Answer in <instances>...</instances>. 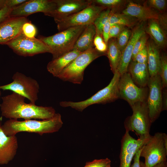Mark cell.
Segmentation results:
<instances>
[{
    "mask_svg": "<svg viewBox=\"0 0 167 167\" xmlns=\"http://www.w3.org/2000/svg\"><path fill=\"white\" fill-rule=\"evenodd\" d=\"M1 98L2 101L0 104L1 115L9 119L44 120L52 118L56 113L52 107L25 103L24 96L14 92Z\"/></svg>",
    "mask_w": 167,
    "mask_h": 167,
    "instance_id": "obj_1",
    "label": "cell"
},
{
    "mask_svg": "<svg viewBox=\"0 0 167 167\" xmlns=\"http://www.w3.org/2000/svg\"><path fill=\"white\" fill-rule=\"evenodd\" d=\"M63 124L61 114L57 113L51 118L41 121L28 119L19 121L9 119L0 128L7 136L15 135L22 132L35 133L41 136L44 134L58 131Z\"/></svg>",
    "mask_w": 167,
    "mask_h": 167,
    "instance_id": "obj_2",
    "label": "cell"
},
{
    "mask_svg": "<svg viewBox=\"0 0 167 167\" xmlns=\"http://www.w3.org/2000/svg\"><path fill=\"white\" fill-rule=\"evenodd\" d=\"M87 25L70 28L52 36H39L38 38L49 47L52 59H55L73 50L78 38Z\"/></svg>",
    "mask_w": 167,
    "mask_h": 167,
    "instance_id": "obj_3",
    "label": "cell"
},
{
    "mask_svg": "<svg viewBox=\"0 0 167 167\" xmlns=\"http://www.w3.org/2000/svg\"><path fill=\"white\" fill-rule=\"evenodd\" d=\"M113 74L109 84L90 97L79 102L62 101L59 103L60 106L63 107H70L82 112L93 104H105L114 101L119 98L118 84L121 75L117 70Z\"/></svg>",
    "mask_w": 167,
    "mask_h": 167,
    "instance_id": "obj_4",
    "label": "cell"
},
{
    "mask_svg": "<svg viewBox=\"0 0 167 167\" xmlns=\"http://www.w3.org/2000/svg\"><path fill=\"white\" fill-rule=\"evenodd\" d=\"M106 53L100 52L94 48L80 54L62 72L58 78L64 81L80 84L84 79V71L95 59Z\"/></svg>",
    "mask_w": 167,
    "mask_h": 167,
    "instance_id": "obj_5",
    "label": "cell"
},
{
    "mask_svg": "<svg viewBox=\"0 0 167 167\" xmlns=\"http://www.w3.org/2000/svg\"><path fill=\"white\" fill-rule=\"evenodd\" d=\"M131 107L133 113L128 117L124 122L126 131L135 132L140 138H149L151 135L149 133L152 123L147 100L137 102Z\"/></svg>",
    "mask_w": 167,
    "mask_h": 167,
    "instance_id": "obj_6",
    "label": "cell"
},
{
    "mask_svg": "<svg viewBox=\"0 0 167 167\" xmlns=\"http://www.w3.org/2000/svg\"><path fill=\"white\" fill-rule=\"evenodd\" d=\"M167 156V135L159 132L151 135L142 148L140 154V157L144 158L145 167H152L166 161Z\"/></svg>",
    "mask_w": 167,
    "mask_h": 167,
    "instance_id": "obj_7",
    "label": "cell"
},
{
    "mask_svg": "<svg viewBox=\"0 0 167 167\" xmlns=\"http://www.w3.org/2000/svg\"><path fill=\"white\" fill-rule=\"evenodd\" d=\"M12 82L0 86V90H9L27 98L30 103L35 104L38 99L40 87L35 79L19 72L13 75Z\"/></svg>",
    "mask_w": 167,
    "mask_h": 167,
    "instance_id": "obj_8",
    "label": "cell"
},
{
    "mask_svg": "<svg viewBox=\"0 0 167 167\" xmlns=\"http://www.w3.org/2000/svg\"><path fill=\"white\" fill-rule=\"evenodd\" d=\"M6 45L19 56H32L37 54L49 53V47L40 39L29 38L21 32Z\"/></svg>",
    "mask_w": 167,
    "mask_h": 167,
    "instance_id": "obj_9",
    "label": "cell"
},
{
    "mask_svg": "<svg viewBox=\"0 0 167 167\" xmlns=\"http://www.w3.org/2000/svg\"><path fill=\"white\" fill-rule=\"evenodd\" d=\"M107 8L92 3L85 9L57 22L58 29L60 32L70 28L93 24L99 13Z\"/></svg>",
    "mask_w": 167,
    "mask_h": 167,
    "instance_id": "obj_10",
    "label": "cell"
},
{
    "mask_svg": "<svg viewBox=\"0 0 167 167\" xmlns=\"http://www.w3.org/2000/svg\"><path fill=\"white\" fill-rule=\"evenodd\" d=\"M118 94L119 98L127 101L131 107L137 102L147 100L148 88L137 86L127 72L120 76L118 84Z\"/></svg>",
    "mask_w": 167,
    "mask_h": 167,
    "instance_id": "obj_11",
    "label": "cell"
},
{
    "mask_svg": "<svg viewBox=\"0 0 167 167\" xmlns=\"http://www.w3.org/2000/svg\"><path fill=\"white\" fill-rule=\"evenodd\" d=\"M147 87L148 94L147 101L150 120L152 123L158 118L162 111L163 88L159 74L150 77Z\"/></svg>",
    "mask_w": 167,
    "mask_h": 167,
    "instance_id": "obj_12",
    "label": "cell"
},
{
    "mask_svg": "<svg viewBox=\"0 0 167 167\" xmlns=\"http://www.w3.org/2000/svg\"><path fill=\"white\" fill-rule=\"evenodd\" d=\"M55 9L44 14L54 18L56 23L64 18L78 12L92 4L90 0H54Z\"/></svg>",
    "mask_w": 167,
    "mask_h": 167,
    "instance_id": "obj_13",
    "label": "cell"
},
{
    "mask_svg": "<svg viewBox=\"0 0 167 167\" xmlns=\"http://www.w3.org/2000/svg\"><path fill=\"white\" fill-rule=\"evenodd\" d=\"M56 6L54 0H27L20 5L14 7L10 17H23L37 12L44 14L54 10Z\"/></svg>",
    "mask_w": 167,
    "mask_h": 167,
    "instance_id": "obj_14",
    "label": "cell"
},
{
    "mask_svg": "<svg viewBox=\"0 0 167 167\" xmlns=\"http://www.w3.org/2000/svg\"><path fill=\"white\" fill-rule=\"evenodd\" d=\"M149 138L136 139L130 135L129 132L126 131L121 140L119 167H131L132 160L135 154L143 147Z\"/></svg>",
    "mask_w": 167,
    "mask_h": 167,
    "instance_id": "obj_15",
    "label": "cell"
},
{
    "mask_svg": "<svg viewBox=\"0 0 167 167\" xmlns=\"http://www.w3.org/2000/svg\"><path fill=\"white\" fill-rule=\"evenodd\" d=\"M122 12L123 14L137 18L140 20H156L165 30L166 29V16L155 11L147 6H143L133 2H131Z\"/></svg>",
    "mask_w": 167,
    "mask_h": 167,
    "instance_id": "obj_16",
    "label": "cell"
},
{
    "mask_svg": "<svg viewBox=\"0 0 167 167\" xmlns=\"http://www.w3.org/2000/svg\"><path fill=\"white\" fill-rule=\"evenodd\" d=\"M28 21L27 17H10L0 23V44L6 45L22 31L23 24Z\"/></svg>",
    "mask_w": 167,
    "mask_h": 167,
    "instance_id": "obj_17",
    "label": "cell"
},
{
    "mask_svg": "<svg viewBox=\"0 0 167 167\" xmlns=\"http://www.w3.org/2000/svg\"><path fill=\"white\" fill-rule=\"evenodd\" d=\"M145 32L144 27L142 25L136 27L131 32L128 42L122 52L120 60L117 69L121 76L127 72L129 65L131 60L135 44Z\"/></svg>",
    "mask_w": 167,
    "mask_h": 167,
    "instance_id": "obj_18",
    "label": "cell"
},
{
    "mask_svg": "<svg viewBox=\"0 0 167 167\" xmlns=\"http://www.w3.org/2000/svg\"><path fill=\"white\" fill-rule=\"evenodd\" d=\"M18 148L15 135L7 136L0 128V165H6L12 161Z\"/></svg>",
    "mask_w": 167,
    "mask_h": 167,
    "instance_id": "obj_19",
    "label": "cell"
},
{
    "mask_svg": "<svg viewBox=\"0 0 167 167\" xmlns=\"http://www.w3.org/2000/svg\"><path fill=\"white\" fill-rule=\"evenodd\" d=\"M127 72L137 86L140 88L147 87L150 78L147 63H140L132 61L129 65Z\"/></svg>",
    "mask_w": 167,
    "mask_h": 167,
    "instance_id": "obj_20",
    "label": "cell"
},
{
    "mask_svg": "<svg viewBox=\"0 0 167 167\" xmlns=\"http://www.w3.org/2000/svg\"><path fill=\"white\" fill-rule=\"evenodd\" d=\"M73 50L56 58L52 59L48 64V71L54 76L58 77L65 68L80 53Z\"/></svg>",
    "mask_w": 167,
    "mask_h": 167,
    "instance_id": "obj_21",
    "label": "cell"
},
{
    "mask_svg": "<svg viewBox=\"0 0 167 167\" xmlns=\"http://www.w3.org/2000/svg\"><path fill=\"white\" fill-rule=\"evenodd\" d=\"M165 29L160 23L155 19L148 20L145 31L156 45L159 48H164L167 44Z\"/></svg>",
    "mask_w": 167,
    "mask_h": 167,
    "instance_id": "obj_22",
    "label": "cell"
},
{
    "mask_svg": "<svg viewBox=\"0 0 167 167\" xmlns=\"http://www.w3.org/2000/svg\"><path fill=\"white\" fill-rule=\"evenodd\" d=\"M96 32V28L93 24L88 25L78 38L73 50L82 52L94 48L93 40Z\"/></svg>",
    "mask_w": 167,
    "mask_h": 167,
    "instance_id": "obj_23",
    "label": "cell"
},
{
    "mask_svg": "<svg viewBox=\"0 0 167 167\" xmlns=\"http://www.w3.org/2000/svg\"><path fill=\"white\" fill-rule=\"evenodd\" d=\"M148 52L147 65L150 76L159 74L161 53L159 48L153 41L147 43Z\"/></svg>",
    "mask_w": 167,
    "mask_h": 167,
    "instance_id": "obj_24",
    "label": "cell"
},
{
    "mask_svg": "<svg viewBox=\"0 0 167 167\" xmlns=\"http://www.w3.org/2000/svg\"><path fill=\"white\" fill-rule=\"evenodd\" d=\"M122 55L116 38L110 39L107 44L106 56L109 62L111 70L114 74L117 70Z\"/></svg>",
    "mask_w": 167,
    "mask_h": 167,
    "instance_id": "obj_25",
    "label": "cell"
},
{
    "mask_svg": "<svg viewBox=\"0 0 167 167\" xmlns=\"http://www.w3.org/2000/svg\"><path fill=\"white\" fill-rule=\"evenodd\" d=\"M136 21L135 18L123 13H115L111 10L109 19L110 25L117 24L125 27H131L135 25Z\"/></svg>",
    "mask_w": 167,
    "mask_h": 167,
    "instance_id": "obj_26",
    "label": "cell"
},
{
    "mask_svg": "<svg viewBox=\"0 0 167 167\" xmlns=\"http://www.w3.org/2000/svg\"><path fill=\"white\" fill-rule=\"evenodd\" d=\"M111 9L107 8L101 12L95 19L93 24L95 27L96 32L102 35L103 27L109 20Z\"/></svg>",
    "mask_w": 167,
    "mask_h": 167,
    "instance_id": "obj_27",
    "label": "cell"
},
{
    "mask_svg": "<svg viewBox=\"0 0 167 167\" xmlns=\"http://www.w3.org/2000/svg\"><path fill=\"white\" fill-rule=\"evenodd\" d=\"M159 75L161 80L163 88L167 86V57L165 53L161 54Z\"/></svg>",
    "mask_w": 167,
    "mask_h": 167,
    "instance_id": "obj_28",
    "label": "cell"
},
{
    "mask_svg": "<svg viewBox=\"0 0 167 167\" xmlns=\"http://www.w3.org/2000/svg\"><path fill=\"white\" fill-rule=\"evenodd\" d=\"M131 33V31L126 27L117 38V43L122 52L126 47Z\"/></svg>",
    "mask_w": 167,
    "mask_h": 167,
    "instance_id": "obj_29",
    "label": "cell"
},
{
    "mask_svg": "<svg viewBox=\"0 0 167 167\" xmlns=\"http://www.w3.org/2000/svg\"><path fill=\"white\" fill-rule=\"evenodd\" d=\"M148 38V36L145 32L137 40L134 45L131 60L133 59L136 54L146 46Z\"/></svg>",
    "mask_w": 167,
    "mask_h": 167,
    "instance_id": "obj_30",
    "label": "cell"
},
{
    "mask_svg": "<svg viewBox=\"0 0 167 167\" xmlns=\"http://www.w3.org/2000/svg\"><path fill=\"white\" fill-rule=\"evenodd\" d=\"M92 3L97 5L103 6L111 9H114L117 6L121 4L123 1L121 0H90Z\"/></svg>",
    "mask_w": 167,
    "mask_h": 167,
    "instance_id": "obj_31",
    "label": "cell"
},
{
    "mask_svg": "<svg viewBox=\"0 0 167 167\" xmlns=\"http://www.w3.org/2000/svg\"><path fill=\"white\" fill-rule=\"evenodd\" d=\"M93 45L94 48L98 52L106 53L107 45L104 41L102 35L99 33L96 32L93 40Z\"/></svg>",
    "mask_w": 167,
    "mask_h": 167,
    "instance_id": "obj_32",
    "label": "cell"
},
{
    "mask_svg": "<svg viewBox=\"0 0 167 167\" xmlns=\"http://www.w3.org/2000/svg\"><path fill=\"white\" fill-rule=\"evenodd\" d=\"M148 5H146L151 8H154L163 13L165 11L167 0H149L147 1Z\"/></svg>",
    "mask_w": 167,
    "mask_h": 167,
    "instance_id": "obj_33",
    "label": "cell"
},
{
    "mask_svg": "<svg viewBox=\"0 0 167 167\" xmlns=\"http://www.w3.org/2000/svg\"><path fill=\"white\" fill-rule=\"evenodd\" d=\"M22 31L26 36L29 38L35 37L37 32L35 26L29 21L23 24Z\"/></svg>",
    "mask_w": 167,
    "mask_h": 167,
    "instance_id": "obj_34",
    "label": "cell"
},
{
    "mask_svg": "<svg viewBox=\"0 0 167 167\" xmlns=\"http://www.w3.org/2000/svg\"><path fill=\"white\" fill-rule=\"evenodd\" d=\"M111 164V161L107 158L87 162L84 167H110Z\"/></svg>",
    "mask_w": 167,
    "mask_h": 167,
    "instance_id": "obj_35",
    "label": "cell"
},
{
    "mask_svg": "<svg viewBox=\"0 0 167 167\" xmlns=\"http://www.w3.org/2000/svg\"><path fill=\"white\" fill-rule=\"evenodd\" d=\"M148 52L147 46L139 52L132 61L138 63L144 64L147 63Z\"/></svg>",
    "mask_w": 167,
    "mask_h": 167,
    "instance_id": "obj_36",
    "label": "cell"
},
{
    "mask_svg": "<svg viewBox=\"0 0 167 167\" xmlns=\"http://www.w3.org/2000/svg\"><path fill=\"white\" fill-rule=\"evenodd\" d=\"M126 27L117 24H113L110 25L109 32V39L117 38Z\"/></svg>",
    "mask_w": 167,
    "mask_h": 167,
    "instance_id": "obj_37",
    "label": "cell"
},
{
    "mask_svg": "<svg viewBox=\"0 0 167 167\" xmlns=\"http://www.w3.org/2000/svg\"><path fill=\"white\" fill-rule=\"evenodd\" d=\"M110 25L109 20L104 25L102 32V36L105 43L107 45L109 40V32Z\"/></svg>",
    "mask_w": 167,
    "mask_h": 167,
    "instance_id": "obj_38",
    "label": "cell"
},
{
    "mask_svg": "<svg viewBox=\"0 0 167 167\" xmlns=\"http://www.w3.org/2000/svg\"><path fill=\"white\" fill-rule=\"evenodd\" d=\"M12 9L6 6L0 10V23L10 17Z\"/></svg>",
    "mask_w": 167,
    "mask_h": 167,
    "instance_id": "obj_39",
    "label": "cell"
},
{
    "mask_svg": "<svg viewBox=\"0 0 167 167\" xmlns=\"http://www.w3.org/2000/svg\"><path fill=\"white\" fill-rule=\"evenodd\" d=\"M142 148L139 149L135 154L134 162L131 167H143L142 162L140 161V154Z\"/></svg>",
    "mask_w": 167,
    "mask_h": 167,
    "instance_id": "obj_40",
    "label": "cell"
},
{
    "mask_svg": "<svg viewBox=\"0 0 167 167\" xmlns=\"http://www.w3.org/2000/svg\"><path fill=\"white\" fill-rule=\"evenodd\" d=\"M27 0H6V6L13 8L20 5Z\"/></svg>",
    "mask_w": 167,
    "mask_h": 167,
    "instance_id": "obj_41",
    "label": "cell"
},
{
    "mask_svg": "<svg viewBox=\"0 0 167 167\" xmlns=\"http://www.w3.org/2000/svg\"><path fill=\"white\" fill-rule=\"evenodd\" d=\"M166 88H163L162 92V111L167 109V92Z\"/></svg>",
    "mask_w": 167,
    "mask_h": 167,
    "instance_id": "obj_42",
    "label": "cell"
},
{
    "mask_svg": "<svg viewBox=\"0 0 167 167\" xmlns=\"http://www.w3.org/2000/svg\"><path fill=\"white\" fill-rule=\"evenodd\" d=\"M143 167H145L144 163L142 162ZM167 165V161H163L159 163L152 167H165Z\"/></svg>",
    "mask_w": 167,
    "mask_h": 167,
    "instance_id": "obj_43",
    "label": "cell"
},
{
    "mask_svg": "<svg viewBox=\"0 0 167 167\" xmlns=\"http://www.w3.org/2000/svg\"><path fill=\"white\" fill-rule=\"evenodd\" d=\"M6 0H0V10L6 6Z\"/></svg>",
    "mask_w": 167,
    "mask_h": 167,
    "instance_id": "obj_44",
    "label": "cell"
},
{
    "mask_svg": "<svg viewBox=\"0 0 167 167\" xmlns=\"http://www.w3.org/2000/svg\"><path fill=\"white\" fill-rule=\"evenodd\" d=\"M1 94H2L1 92V90H0V101L1 98H2Z\"/></svg>",
    "mask_w": 167,
    "mask_h": 167,
    "instance_id": "obj_45",
    "label": "cell"
},
{
    "mask_svg": "<svg viewBox=\"0 0 167 167\" xmlns=\"http://www.w3.org/2000/svg\"><path fill=\"white\" fill-rule=\"evenodd\" d=\"M165 167H167V165Z\"/></svg>",
    "mask_w": 167,
    "mask_h": 167,
    "instance_id": "obj_46",
    "label": "cell"
}]
</instances>
